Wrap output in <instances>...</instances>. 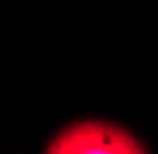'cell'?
I'll use <instances>...</instances> for the list:
<instances>
[{
    "label": "cell",
    "mask_w": 158,
    "mask_h": 154,
    "mask_svg": "<svg viewBox=\"0 0 158 154\" xmlns=\"http://www.w3.org/2000/svg\"><path fill=\"white\" fill-rule=\"evenodd\" d=\"M45 154H148V150L120 124L83 120L60 130Z\"/></svg>",
    "instance_id": "cell-1"
}]
</instances>
